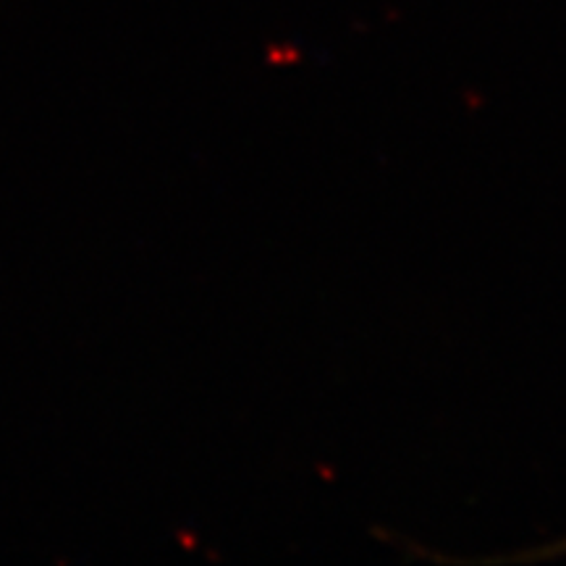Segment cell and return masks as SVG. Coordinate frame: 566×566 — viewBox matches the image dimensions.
I'll list each match as a JSON object with an SVG mask.
<instances>
[{"instance_id":"1","label":"cell","mask_w":566,"mask_h":566,"mask_svg":"<svg viewBox=\"0 0 566 566\" xmlns=\"http://www.w3.org/2000/svg\"><path fill=\"white\" fill-rule=\"evenodd\" d=\"M556 556H566V537L554 543H543V546H533L527 551H516V554L509 556H495V558H485V562H522V564H533V562H546V558H556Z\"/></svg>"}]
</instances>
